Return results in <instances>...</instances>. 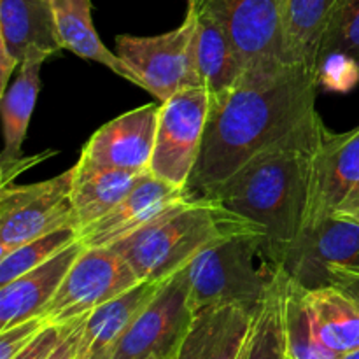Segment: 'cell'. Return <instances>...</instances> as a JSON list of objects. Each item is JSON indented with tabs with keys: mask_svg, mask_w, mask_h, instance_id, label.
I'll return each instance as SVG.
<instances>
[{
	"mask_svg": "<svg viewBox=\"0 0 359 359\" xmlns=\"http://www.w3.org/2000/svg\"><path fill=\"white\" fill-rule=\"evenodd\" d=\"M316 70L302 63H265L210 100L202 151L188 189L202 196L252 156L277 144L325 133L316 111Z\"/></svg>",
	"mask_w": 359,
	"mask_h": 359,
	"instance_id": "obj_1",
	"label": "cell"
},
{
	"mask_svg": "<svg viewBox=\"0 0 359 359\" xmlns=\"http://www.w3.org/2000/svg\"><path fill=\"white\" fill-rule=\"evenodd\" d=\"M328 132L269 147L202 195L262 226L283 269L304 231L312 156Z\"/></svg>",
	"mask_w": 359,
	"mask_h": 359,
	"instance_id": "obj_2",
	"label": "cell"
},
{
	"mask_svg": "<svg viewBox=\"0 0 359 359\" xmlns=\"http://www.w3.org/2000/svg\"><path fill=\"white\" fill-rule=\"evenodd\" d=\"M252 230L263 231V228L231 212L214 198L193 196L112 249L128 262L140 280L163 283L210 245Z\"/></svg>",
	"mask_w": 359,
	"mask_h": 359,
	"instance_id": "obj_3",
	"label": "cell"
},
{
	"mask_svg": "<svg viewBox=\"0 0 359 359\" xmlns=\"http://www.w3.org/2000/svg\"><path fill=\"white\" fill-rule=\"evenodd\" d=\"M193 311L237 305L258 314L284 269L263 231L231 235L200 252L188 266Z\"/></svg>",
	"mask_w": 359,
	"mask_h": 359,
	"instance_id": "obj_4",
	"label": "cell"
},
{
	"mask_svg": "<svg viewBox=\"0 0 359 359\" xmlns=\"http://www.w3.org/2000/svg\"><path fill=\"white\" fill-rule=\"evenodd\" d=\"M116 55L135 77L137 86L158 102L193 86H203L195 60V21L186 14L175 30L151 37L118 35Z\"/></svg>",
	"mask_w": 359,
	"mask_h": 359,
	"instance_id": "obj_5",
	"label": "cell"
},
{
	"mask_svg": "<svg viewBox=\"0 0 359 359\" xmlns=\"http://www.w3.org/2000/svg\"><path fill=\"white\" fill-rule=\"evenodd\" d=\"M210 95L205 86L182 90L161 102L149 172L161 181L188 189L205 137Z\"/></svg>",
	"mask_w": 359,
	"mask_h": 359,
	"instance_id": "obj_6",
	"label": "cell"
},
{
	"mask_svg": "<svg viewBox=\"0 0 359 359\" xmlns=\"http://www.w3.org/2000/svg\"><path fill=\"white\" fill-rule=\"evenodd\" d=\"M74 167L48 181L0 189V258L25 242L62 228H77L70 200Z\"/></svg>",
	"mask_w": 359,
	"mask_h": 359,
	"instance_id": "obj_7",
	"label": "cell"
},
{
	"mask_svg": "<svg viewBox=\"0 0 359 359\" xmlns=\"http://www.w3.org/2000/svg\"><path fill=\"white\" fill-rule=\"evenodd\" d=\"M139 283L128 262L112 248H84L46 309L44 318L55 325L86 318Z\"/></svg>",
	"mask_w": 359,
	"mask_h": 359,
	"instance_id": "obj_8",
	"label": "cell"
},
{
	"mask_svg": "<svg viewBox=\"0 0 359 359\" xmlns=\"http://www.w3.org/2000/svg\"><path fill=\"white\" fill-rule=\"evenodd\" d=\"M188 270L168 277L119 342L112 359H170L195 311Z\"/></svg>",
	"mask_w": 359,
	"mask_h": 359,
	"instance_id": "obj_9",
	"label": "cell"
},
{
	"mask_svg": "<svg viewBox=\"0 0 359 359\" xmlns=\"http://www.w3.org/2000/svg\"><path fill=\"white\" fill-rule=\"evenodd\" d=\"M214 18L230 35L245 70L284 62V0H188Z\"/></svg>",
	"mask_w": 359,
	"mask_h": 359,
	"instance_id": "obj_10",
	"label": "cell"
},
{
	"mask_svg": "<svg viewBox=\"0 0 359 359\" xmlns=\"http://www.w3.org/2000/svg\"><path fill=\"white\" fill-rule=\"evenodd\" d=\"M330 270L359 276V223L337 214L302 231L291 248L284 272L300 286H326Z\"/></svg>",
	"mask_w": 359,
	"mask_h": 359,
	"instance_id": "obj_11",
	"label": "cell"
},
{
	"mask_svg": "<svg viewBox=\"0 0 359 359\" xmlns=\"http://www.w3.org/2000/svg\"><path fill=\"white\" fill-rule=\"evenodd\" d=\"M60 49L49 0H0V95L25 60L44 62Z\"/></svg>",
	"mask_w": 359,
	"mask_h": 359,
	"instance_id": "obj_12",
	"label": "cell"
},
{
	"mask_svg": "<svg viewBox=\"0 0 359 359\" xmlns=\"http://www.w3.org/2000/svg\"><path fill=\"white\" fill-rule=\"evenodd\" d=\"M191 198L189 189L175 188L151 172H146L111 212L83 228L79 237L86 248H112L153 223L167 210Z\"/></svg>",
	"mask_w": 359,
	"mask_h": 359,
	"instance_id": "obj_13",
	"label": "cell"
},
{
	"mask_svg": "<svg viewBox=\"0 0 359 359\" xmlns=\"http://www.w3.org/2000/svg\"><path fill=\"white\" fill-rule=\"evenodd\" d=\"M160 105L146 104L102 125L81 151V158L102 167L149 172Z\"/></svg>",
	"mask_w": 359,
	"mask_h": 359,
	"instance_id": "obj_14",
	"label": "cell"
},
{
	"mask_svg": "<svg viewBox=\"0 0 359 359\" xmlns=\"http://www.w3.org/2000/svg\"><path fill=\"white\" fill-rule=\"evenodd\" d=\"M359 184V125L346 133L328 132L312 156L305 226H314L339 209Z\"/></svg>",
	"mask_w": 359,
	"mask_h": 359,
	"instance_id": "obj_15",
	"label": "cell"
},
{
	"mask_svg": "<svg viewBox=\"0 0 359 359\" xmlns=\"http://www.w3.org/2000/svg\"><path fill=\"white\" fill-rule=\"evenodd\" d=\"M256 316L237 305L200 309L170 359H238Z\"/></svg>",
	"mask_w": 359,
	"mask_h": 359,
	"instance_id": "obj_16",
	"label": "cell"
},
{
	"mask_svg": "<svg viewBox=\"0 0 359 359\" xmlns=\"http://www.w3.org/2000/svg\"><path fill=\"white\" fill-rule=\"evenodd\" d=\"M84 248L86 245L79 238L49 262L0 286V332L27 319L44 316Z\"/></svg>",
	"mask_w": 359,
	"mask_h": 359,
	"instance_id": "obj_17",
	"label": "cell"
},
{
	"mask_svg": "<svg viewBox=\"0 0 359 359\" xmlns=\"http://www.w3.org/2000/svg\"><path fill=\"white\" fill-rule=\"evenodd\" d=\"M163 283L140 280L137 286L95 309L84 321L76 359H112L125 333Z\"/></svg>",
	"mask_w": 359,
	"mask_h": 359,
	"instance_id": "obj_18",
	"label": "cell"
},
{
	"mask_svg": "<svg viewBox=\"0 0 359 359\" xmlns=\"http://www.w3.org/2000/svg\"><path fill=\"white\" fill-rule=\"evenodd\" d=\"M188 13L195 21V60L200 81L210 100H217L238 83L245 72L244 62L230 35L210 14L191 4H188Z\"/></svg>",
	"mask_w": 359,
	"mask_h": 359,
	"instance_id": "obj_19",
	"label": "cell"
},
{
	"mask_svg": "<svg viewBox=\"0 0 359 359\" xmlns=\"http://www.w3.org/2000/svg\"><path fill=\"white\" fill-rule=\"evenodd\" d=\"M318 83L326 81L333 88L349 90L359 81V0H339L328 21L318 60Z\"/></svg>",
	"mask_w": 359,
	"mask_h": 359,
	"instance_id": "obj_20",
	"label": "cell"
},
{
	"mask_svg": "<svg viewBox=\"0 0 359 359\" xmlns=\"http://www.w3.org/2000/svg\"><path fill=\"white\" fill-rule=\"evenodd\" d=\"M144 174L102 167L79 156V161L74 165L70 189L79 231L111 212L132 191Z\"/></svg>",
	"mask_w": 359,
	"mask_h": 359,
	"instance_id": "obj_21",
	"label": "cell"
},
{
	"mask_svg": "<svg viewBox=\"0 0 359 359\" xmlns=\"http://www.w3.org/2000/svg\"><path fill=\"white\" fill-rule=\"evenodd\" d=\"M42 63H44L42 60H25L18 67V74L13 83L2 93L0 100L4 133V151L0 158L2 172L9 170L18 161L23 160L21 149L41 90Z\"/></svg>",
	"mask_w": 359,
	"mask_h": 359,
	"instance_id": "obj_22",
	"label": "cell"
},
{
	"mask_svg": "<svg viewBox=\"0 0 359 359\" xmlns=\"http://www.w3.org/2000/svg\"><path fill=\"white\" fill-rule=\"evenodd\" d=\"M55 14L56 34L62 49H69L79 58L91 60L123 79L135 84V77L126 69L116 51L112 53L98 37L91 21V0H49Z\"/></svg>",
	"mask_w": 359,
	"mask_h": 359,
	"instance_id": "obj_23",
	"label": "cell"
},
{
	"mask_svg": "<svg viewBox=\"0 0 359 359\" xmlns=\"http://www.w3.org/2000/svg\"><path fill=\"white\" fill-rule=\"evenodd\" d=\"M319 340L337 354L359 349V304L340 287H305Z\"/></svg>",
	"mask_w": 359,
	"mask_h": 359,
	"instance_id": "obj_24",
	"label": "cell"
},
{
	"mask_svg": "<svg viewBox=\"0 0 359 359\" xmlns=\"http://www.w3.org/2000/svg\"><path fill=\"white\" fill-rule=\"evenodd\" d=\"M339 0H284L283 37L290 63L316 70L319 44Z\"/></svg>",
	"mask_w": 359,
	"mask_h": 359,
	"instance_id": "obj_25",
	"label": "cell"
},
{
	"mask_svg": "<svg viewBox=\"0 0 359 359\" xmlns=\"http://www.w3.org/2000/svg\"><path fill=\"white\" fill-rule=\"evenodd\" d=\"M284 328L287 359H340L319 340L305 287L290 276L284 280Z\"/></svg>",
	"mask_w": 359,
	"mask_h": 359,
	"instance_id": "obj_26",
	"label": "cell"
},
{
	"mask_svg": "<svg viewBox=\"0 0 359 359\" xmlns=\"http://www.w3.org/2000/svg\"><path fill=\"white\" fill-rule=\"evenodd\" d=\"M284 280L286 273L252 321L251 332L238 359H287L284 328Z\"/></svg>",
	"mask_w": 359,
	"mask_h": 359,
	"instance_id": "obj_27",
	"label": "cell"
},
{
	"mask_svg": "<svg viewBox=\"0 0 359 359\" xmlns=\"http://www.w3.org/2000/svg\"><path fill=\"white\" fill-rule=\"evenodd\" d=\"M79 238V230L70 226L51 231L48 235H41V237L21 244L20 248L0 258V286L30 272L35 266L49 262Z\"/></svg>",
	"mask_w": 359,
	"mask_h": 359,
	"instance_id": "obj_28",
	"label": "cell"
},
{
	"mask_svg": "<svg viewBox=\"0 0 359 359\" xmlns=\"http://www.w3.org/2000/svg\"><path fill=\"white\" fill-rule=\"evenodd\" d=\"M83 319L84 318L76 319V321L65 323V325L49 323V325L44 326V328L39 332V335L35 337L23 351H20L13 359H48L51 356L53 351L63 342V339H65Z\"/></svg>",
	"mask_w": 359,
	"mask_h": 359,
	"instance_id": "obj_29",
	"label": "cell"
},
{
	"mask_svg": "<svg viewBox=\"0 0 359 359\" xmlns=\"http://www.w3.org/2000/svg\"><path fill=\"white\" fill-rule=\"evenodd\" d=\"M48 325L49 321L44 316H37V318L27 319L11 328L2 330L0 332V359H13Z\"/></svg>",
	"mask_w": 359,
	"mask_h": 359,
	"instance_id": "obj_30",
	"label": "cell"
},
{
	"mask_svg": "<svg viewBox=\"0 0 359 359\" xmlns=\"http://www.w3.org/2000/svg\"><path fill=\"white\" fill-rule=\"evenodd\" d=\"M88 318V316H86ZM86 318L69 333V335L63 339V342L56 347L55 351L51 353V356L48 359H76L77 353H79V344H81V337H83V328H84V321Z\"/></svg>",
	"mask_w": 359,
	"mask_h": 359,
	"instance_id": "obj_31",
	"label": "cell"
},
{
	"mask_svg": "<svg viewBox=\"0 0 359 359\" xmlns=\"http://www.w3.org/2000/svg\"><path fill=\"white\" fill-rule=\"evenodd\" d=\"M328 284L340 287L344 293L349 294L353 300H356L359 304V276L340 272V270H330L328 279H326V286H328Z\"/></svg>",
	"mask_w": 359,
	"mask_h": 359,
	"instance_id": "obj_32",
	"label": "cell"
},
{
	"mask_svg": "<svg viewBox=\"0 0 359 359\" xmlns=\"http://www.w3.org/2000/svg\"><path fill=\"white\" fill-rule=\"evenodd\" d=\"M333 214L354 221V223H359V184L344 198V202L340 203L339 209Z\"/></svg>",
	"mask_w": 359,
	"mask_h": 359,
	"instance_id": "obj_33",
	"label": "cell"
},
{
	"mask_svg": "<svg viewBox=\"0 0 359 359\" xmlns=\"http://www.w3.org/2000/svg\"><path fill=\"white\" fill-rule=\"evenodd\" d=\"M340 359H359V349L349 351V353L340 354Z\"/></svg>",
	"mask_w": 359,
	"mask_h": 359,
	"instance_id": "obj_34",
	"label": "cell"
}]
</instances>
